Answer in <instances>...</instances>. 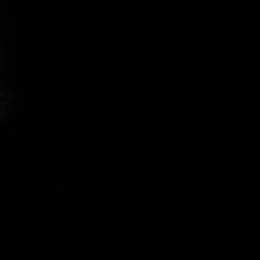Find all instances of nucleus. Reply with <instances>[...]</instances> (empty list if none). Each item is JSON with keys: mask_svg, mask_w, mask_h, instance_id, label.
<instances>
[{"mask_svg": "<svg viewBox=\"0 0 260 260\" xmlns=\"http://www.w3.org/2000/svg\"><path fill=\"white\" fill-rule=\"evenodd\" d=\"M9 105H10V91L2 83V80H0V118L7 113Z\"/></svg>", "mask_w": 260, "mask_h": 260, "instance_id": "f257e3e1", "label": "nucleus"}]
</instances>
